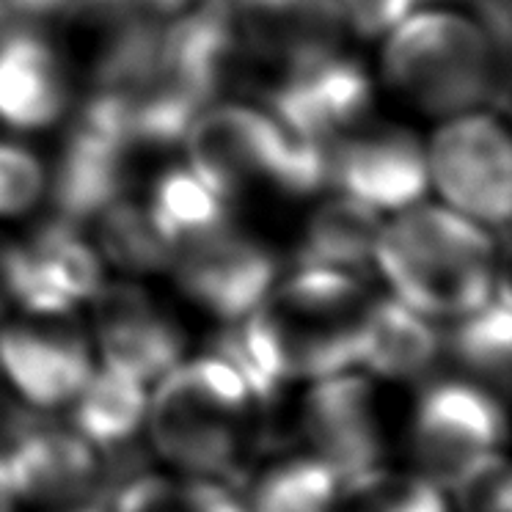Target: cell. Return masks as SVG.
I'll use <instances>...</instances> for the list:
<instances>
[{"mask_svg":"<svg viewBox=\"0 0 512 512\" xmlns=\"http://www.w3.org/2000/svg\"><path fill=\"white\" fill-rule=\"evenodd\" d=\"M369 301L358 276L295 265L254 312L223 325L212 353L226 358L259 402L270 405L287 383H312L356 367Z\"/></svg>","mask_w":512,"mask_h":512,"instance_id":"1","label":"cell"},{"mask_svg":"<svg viewBox=\"0 0 512 512\" xmlns=\"http://www.w3.org/2000/svg\"><path fill=\"white\" fill-rule=\"evenodd\" d=\"M375 270L389 295L433 323L474 312L507 281L493 229L424 199L383 218Z\"/></svg>","mask_w":512,"mask_h":512,"instance_id":"2","label":"cell"},{"mask_svg":"<svg viewBox=\"0 0 512 512\" xmlns=\"http://www.w3.org/2000/svg\"><path fill=\"white\" fill-rule=\"evenodd\" d=\"M380 42L386 89L422 116L449 119L507 94V53L471 14L416 6Z\"/></svg>","mask_w":512,"mask_h":512,"instance_id":"3","label":"cell"},{"mask_svg":"<svg viewBox=\"0 0 512 512\" xmlns=\"http://www.w3.org/2000/svg\"><path fill=\"white\" fill-rule=\"evenodd\" d=\"M256 408L248 380L218 353L182 358L149 394L146 427L168 463L196 477L234 474L243 460Z\"/></svg>","mask_w":512,"mask_h":512,"instance_id":"4","label":"cell"},{"mask_svg":"<svg viewBox=\"0 0 512 512\" xmlns=\"http://www.w3.org/2000/svg\"><path fill=\"white\" fill-rule=\"evenodd\" d=\"M185 163L218 196L237 204L259 193H281L290 135L262 105L215 100L182 138Z\"/></svg>","mask_w":512,"mask_h":512,"instance_id":"5","label":"cell"},{"mask_svg":"<svg viewBox=\"0 0 512 512\" xmlns=\"http://www.w3.org/2000/svg\"><path fill=\"white\" fill-rule=\"evenodd\" d=\"M427 182L452 207L488 229H504L512 212V144L488 108L441 119L424 141Z\"/></svg>","mask_w":512,"mask_h":512,"instance_id":"6","label":"cell"},{"mask_svg":"<svg viewBox=\"0 0 512 512\" xmlns=\"http://www.w3.org/2000/svg\"><path fill=\"white\" fill-rule=\"evenodd\" d=\"M179 292L221 325L254 312L281 276L279 254L234 223L182 245L168 265Z\"/></svg>","mask_w":512,"mask_h":512,"instance_id":"7","label":"cell"},{"mask_svg":"<svg viewBox=\"0 0 512 512\" xmlns=\"http://www.w3.org/2000/svg\"><path fill=\"white\" fill-rule=\"evenodd\" d=\"M504 427V408L485 383L449 378L424 386L411 422L419 474L446 488L463 468L499 449Z\"/></svg>","mask_w":512,"mask_h":512,"instance_id":"8","label":"cell"},{"mask_svg":"<svg viewBox=\"0 0 512 512\" xmlns=\"http://www.w3.org/2000/svg\"><path fill=\"white\" fill-rule=\"evenodd\" d=\"M56 17L53 36L83 94L130 83L149 64L163 28L133 0H69Z\"/></svg>","mask_w":512,"mask_h":512,"instance_id":"9","label":"cell"},{"mask_svg":"<svg viewBox=\"0 0 512 512\" xmlns=\"http://www.w3.org/2000/svg\"><path fill=\"white\" fill-rule=\"evenodd\" d=\"M375 83L345 47L331 56L279 72L265 89L262 108L276 122L314 144L331 146L372 116Z\"/></svg>","mask_w":512,"mask_h":512,"instance_id":"10","label":"cell"},{"mask_svg":"<svg viewBox=\"0 0 512 512\" xmlns=\"http://www.w3.org/2000/svg\"><path fill=\"white\" fill-rule=\"evenodd\" d=\"M75 314H23L0 323V378L36 411L67 408L97 367Z\"/></svg>","mask_w":512,"mask_h":512,"instance_id":"11","label":"cell"},{"mask_svg":"<svg viewBox=\"0 0 512 512\" xmlns=\"http://www.w3.org/2000/svg\"><path fill=\"white\" fill-rule=\"evenodd\" d=\"M328 188L383 218L405 210L430 190L424 141L405 124L369 116L331 146Z\"/></svg>","mask_w":512,"mask_h":512,"instance_id":"12","label":"cell"},{"mask_svg":"<svg viewBox=\"0 0 512 512\" xmlns=\"http://www.w3.org/2000/svg\"><path fill=\"white\" fill-rule=\"evenodd\" d=\"M91 306V345L102 364L152 386L185 358V331L133 279L105 281Z\"/></svg>","mask_w":512,"mask_h":512,"instance_id":"13","label":"cell"},{"mask_svg":"<svg viewBox=\"0 0 512 512\" xmlns=\"http://www.w3.org/2000/svg\"><path fill=\"white\" fill-rule=\"evenodd\" d=\"M105 284V262L86 226L53 215L14 245V309L75 314Z\"/></svg>","mask_w":512,"mask_h":512,"instance_id":"14","label":"cell"},{"mask_svg":"<svg viewBox=\"0 0 512 512\" xmlns=\"http://www.w3.org/2000/svg\"><path fill=\"white\" fill-rule=\"evenodd\" d=\"M75 78L56 36L39 23L0 31V124L14 133H42L64 122L75 102Z\"/></svg>","mask_w":512,"mask_h":512,"instance_id":"15","label":"cell"},{"mask_svg":"<svg viewBox=\"0 0 512 512\" xmlns=\"http://www.w3.org/2000/svg\"><path fill=\"white\" fill-rule=\"evenodd\" d=\"M237 42L251 64L273 75L345 47L339 0H232Z\"/></svg>","mask_w":512,"mask_h":512,"instance_id":"16","label":"cell"},{"mask_svg":"<svg viewBox=\"0 0 512 512\" xmlns=\"http://www.w3.org/2000/svg\"><path fill=\"white\" fill-rule=\"evenodd\" d=\"M301 430L314 457L342 479L375 468L383 455L378 397L372 383L353 369L312 380L301 405Z\"/></svg>","mask_w":512,"mask_h":512,"instance_id":"17","label":"cell"},{"mask_svg":"<svg viewBox=\"0 0 512 512\" xmlns=\"http://www.w3.org/2000/svg\"><path fill=\"white\" fill-rule=\"evenodd\" d=\"M133 146L97 122L75 113L56 160L47 168L53 215L89 226L105 207L130 193Z\"/></svg>","mask_w":512,"mask_h":512,"instance_id":"18","label":"cell"},{"mask_svg":"<svg viewBox=\"0 0 512 512\" xmlns=\"http://www.w3.org/2000/svg\"><path fill=\"white\" fill-rule=\"evenodd\" d=\"M3 455L17 499L72 504L105 488L100 452L75 430L28 416L14 424L12 446Z\"/></svg>","mask_w":512,"mask_h":512,"instance_id":"19","label":"cell"},{"mask_svg":"<svg viewBox=\"0 0 512 512\" xmlns=\"http://www.w3.org/2000/svg\"><path fill=\"white\" fill-rule=\"evenodd\" d=\"M444 350L433 320L413 312L394 295L369 301L358 336L356 367L394 383L424 378Z\"/></svg>","mask_w":512,"mask_h":512,"instance_id":"20","label":"cell"},{"mask_svg":"<svg viewBox=\"0 0 512 512\" xmlns=\"http://www.w3.org/2000/svg\"><path fill=\"white\" fill-rule=\"evenodd\" d=\"M383 215L334 190L303 223L295 245V265L339 270L364 279L375 268Z\"/></svg>","mask_w":512,"mask_h":512,"instance_id":"21","label":"cell"},{"mask_svg":"<svg viewBox=\"0 0 512 512\" xmlns=\"http://www.w3.org/2000/svg\"><path fill=\"white\" fill-rule=\"evenodd\" d=\"M69 408L72 430L100 455H113L122 452L146 424L149 386L100 361Z\"/></svg>","mask_w":512,"mask_h":512,"instance_id":"22","label":"cell"},{"mask_svg":"<svg viewBox=\"0 0 512 512\" xmlns=\"http://www.w3.org/2000/svg\"><path fill=\"white\" fill-rule=\"evenodd\" d=\"M144 204L171 254L182 245L196 243L201 237L234 223V204L218 196L207 182H201L188 163L166 168L155 179Z\"/></svg>","mask_w":512,"mask_h":512,"instance_id":"23","label":"cell"},{"mask_svg":"<svg viewBox=\"0 0 512 512\" xmlns=\"http://www.w3.org/2000/svg\"><path fill=\"white\" fill-rule=\"evenodd\" d=\"M89 226L91 243L100 251L102 262L127 279L155 276L171 265V248L157 234L146 204L135 201L130 193L105 207Z\"/></svg>","mask_w":512,"mask_h":512,"instance_id":"24","label":"cell"},{"mask_svg":"<svg viewBox=\"0 0 512 512\" xmlns=\"http://www.w3.org/2000/svg\"><path fill=\"white\" fill-rule=\"evenodd\" d=\"M455 328L444 342L449 356L479 383H507L512 364V309L510 287L501 281L499 290L474 312L452 320Z\"/></svg>","mask_w":512,"mask_h":512,"instance_id":"25","label":"cell"},{"mask_svg":"<svg viewBox=\"0 0 512 512\" xmlns=\"http://www.w3.org/2000/svg\"><path fill=\"white\" fill-rule=\"evenodd\" d=\"M345 479L320 457H298L270 468L256 485L254 512H334Z\"/></svg>","mask_w":512,"mask_h":512,"instance_id":"26","label":"cell"},{"mask_svg":"<svg viewBox=\"0 0 512 512\" xmlns=\"http://www.w3.org/2000/svg\"><path fill=\"white\" fill-rule=\"evenodd\" d=\"M336 512H449L441 485L424 474H397L380 466L347 477Z\"/></svg>","mask_w":512,"mask_h":512,"instance_id":"27","label":"cell"},{"mask_svg":"<svg viewBox=\"0 0 512 512\" xmlns=\"http://www.w3.org/2000/svg\"><path fill=\"white\" fill-rule=\"evenodd\" d=\"M111 512H245L226 488L204 477H130L116 490Z\"/></svg>","mask_w":512,"mask_h":512,"instance_id":"28","label":"cell"},{"mask_svg":"<svg viewBox=\"0 0 512 512\" xmlns=\"http://www.w3.org/2000/svg\"><path fill=\"white\" fill-rule=\"evenodd\" d=\"M47 196V166L23 141L0 138V221L34 212Z\"/></svg>","mask_w":512,"mask_h":512,"instance_id":"29","label":"cell"},{"mask_svg":"<svg viewBox=\"0 0 512 512\" xmlns=\"http://www.w3.org/2000/svg\"><path fill=\"white\" fill-rule=\"evenodd\" d=\"M449 488L463 512H510V466L499 452H488L463 468Z\"/></svg>","mask_w":512,"mask_h":512,"instance_id":"30","label":"cell"},{"mask_svg":"<svg viewBox=\"0 0 512 512\" xmlns=\"http://www.w3.org/2000/svg\"><path fill=\"white\" fill-rule=\"evenodd\" d=\"M419 3L422 0H339L347 31L364 39H383Z\"/></svg>","mask_w":512,"mask_h":512,"instance_id":"31","label":"cell"},{"mask_svg":"<svg viewBox=\"0 0 512 512\" xmlns=\"http://www.w3.org/2000/svg\"><path fill=\"white\" fill-rule=\"evenodd\" d=\"M14 245L17 240L0 234V323L14 309Z\"/></svg>","mask_w":512,"mask_h":512,"instance_id":"32","label":"cell"},{"mask_svg":"<svg viewBox=\"0 0 512 512\" xmlns=\"http://www.w3.org/2000/svg\"><path fill=\"white\" fill-rule=\"evenodd\" d=\"M133 3H138L146 14H152L160 23H168V20H174L179 14L193 9L199 0H133Z\"/></svg>","mask_w":512,"mask_h":512,"instance_id":"33","label":"cell"},{"mask_svg":"<svg viewBox=\"0 0 512 512\" xmlns=\"http://www.w3.org/2000/svg\"><path fill=\"white\" fill-rule=\"evenodd\" d=\"M14 504H17V490H14L12 471L6 455L0 452V512H14Z\"/></svg>","mask_w":512,"mask_h":512,"instance_id":"34","label":"cell"},{"mask_svg":"<svg viewBox=\"0 0 512 512\" xmlns=\"http://www.w3.org/2000/svg\"><path fill=\"white\" fill-rule=\"evenodd\" d=\"M67 512H111V510H108V504H105L102 499H97V501L83 499L80 504H75V507H72V510H67Z\"/></svg>","mask_w":512,"mask_h":512,"instance_id":"35","label":"cell"},{"mask_svg":"<svg viewBox=\"0 0 512 512\" xmlns=\"http://www.w3.org/2000/svg\"><path fill=\"white\" fill-rule=\"evenodd\" d=\"M0 405H3V400H0Z\"/></svg>","mask_w":512,"mask_h":512,"instance_id":"36","label":"cell"}]
</instances>
